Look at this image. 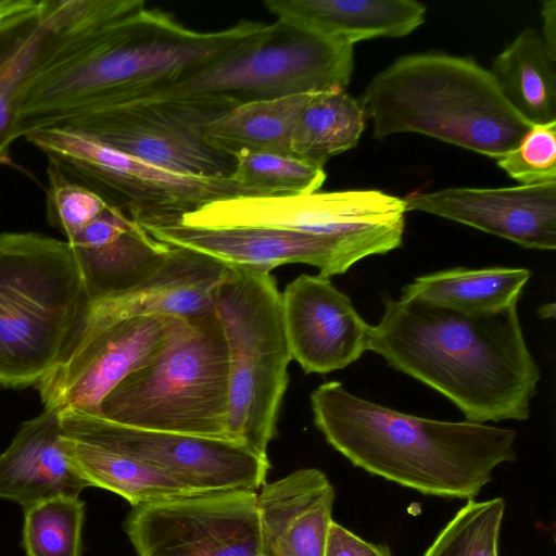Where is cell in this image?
Here are the masks:
<instances>
[{
	"label": "cell",
	"instance_id": "6da1fadb",
	"mask_svg": "<svg viewBox=\"0 0 556 556\" xmlns=\"http://www.w3.org/2000/svg\"><path fill=\"white\" fill-rule=\"evenodd\" d=\"M368 351L447 397L467 421L527 420L540 367L517 303L467 315L417 298L388 299Z\"/></svg>",
	"mask_w": 556,
	"mask_h": 556
},
{
	"label": "cell",
	"instance_id": "e0dca14e",
	"mask_svg": "<svg viewBox=\"0 0 556 556\" xmlns=\"http://www.w3.org/2000/svg\"><path fill=\"white\" fill-rule=\"evenodd\" d=\"M406 211H420L510 240L522 248H556V180L505 188H446L414 192Z\"/></svg>",
	"mask_w": 556,
	"mask_h": 556
},
{
	"label": "cell",
	"instance_id": "30bf717a",
	"mask_svg": "<svg viewBox=\"0 0 556 556\" xmlns=\"http://www.w3.org/2000/svg\"><path fill=\"white\" fill-rule=\"evenodd\" d=\"M231 109L204 100L130 102L85 110L53 126L81 131L110 148L177 174L230 178L236 159L211 147L203 128Z\"/></svg>",
	"mask_w": 556,
	"mask_h": 556
},
{
	"label": "cell",
	"instance_id": "2e32d148",
	"mask_svg": "<svg viewBox=\"0 0 556 556\" xmlns=\"http://www.w3.org/2000/svg\"><path fill=\"white\" fill-rule=\"evenodd\" d=\"M287 344L305 374H328L356 362L371 327L330 278L303 274L280 292Z\"/></svg>",
	"mask_w": 556,
	"mask_h": 556
},
{
	"label": "cell",
	"instance_id": "1f68e13d",
	"mask_svg": "<svg viewBox=\"0 0 556 556\" xmlns=\"http://www.w3.org/2000/svg\"><path fill=\"white\" fill-rule=\"evenodd\" d=\"M48 189L46 194L49 224L65 238L72 237L97 218L108 205L96 193L83 186L66 180L54 169L47 167Z\"/></svg>",
	"mask_w": 556,
	"mask_h": 556
},
{
	"label": "cell",
	"instance_id": "9a60e30c",
	"mask_svg": "<svg viewBox=\"0 0 556 556\" xmlns=\"http://www.w3.org/2000/svg\"><path fill=\"white\" fill-rule=\"evenodd\" d=\"M403 199L380 190H345L295 195L235 197L185 214L197 228L260 227L318 236H350L405 226Z\"/></svg>",
	"mask_w": 556,
	"mask_h": 556
},
{
	"label": "cell",
	"instance_id": "4dcf8cb0",
	"mask_svg": "<svg viewBox=\"0 0 556 556\" xmlns=\"http://www.w3.org/2000/svg\"><path fill=\"white\" fill-rule=\"evenodd\" d=\"M496 164L522 185L556 180V122L533 125L515 149L496 159Z\"/></svg>",
	"mask_w": 556,
	"mask_h": 556
},
{
	"label": "cell",
	"instance_id": "4316f807",
	"mask_svg": "<svg viewBox=\"0 0 556 556\" xmlns=\"http://www.w3.org/2000/svg\"><path fill=\"white\" fill-rule=\"evenodd\" d=\"M366 126L361 102L344 91L313 93L291 138L290 155L324 167L354 148Z\"/></svg>",
	"mask_w": 556,
	"mask_h": 556
},
{
	"label": "cell",
	"instance_id": "d6986e66",
	"mask_svg": "<svg viewBox=\"0 0 556 556\" xmlns=\"http://www.w3.org/2000/svg\"><path fill=\"white\" fill-rule=\"evenodd\" d=\"M66 242L87 303L139 283L161 265L170 249L110 206Z\"/></svg>",
	"mask_w": 556,
	"mask_h": 556
},
{
	"label": "cell",
	"instance_id": "5b68a950",
	"mask_svg": "<svg viewBox=\"0 0 556 556\" xmlns=\"http://www.w3.org/2000/svg\"><path fill=\"white\" fill-rule=\"evenodd\" d=\"M167 321L161 350L105 396L99 415L140 429L229 440V352L216 312Z\"/></svg>",
	"mask_w": 556,
	"mask_h": 556
},
{
	"label": "cell",
	"instance_id": "836d02e7",
	"mask_svg": "<svg viewBox=\"0 0 556 556\" xmlns=\"http://www.w3.org/2000/svg\"><path fill=\"white\" fill-rule=\"evenodd\" d=\"M543 18L542 39L551 55L556 59V1H544L541 8Z\"/></svg>",
	"mask_w": 556,
	"mask_h": 556
},
{
	"label": "cell",
	"instance_id": "ac0fdd59",
	"mask_svg": "<svg viewBox=\"0 0 556 556\" xmlns=\"http://www.w3.org/2000/svg\"><path fill=\"white\" fill-rule=\"evenodd\" d=\"M78 34L62 0H39L0 24V164L20 138L21 109L31 80Z\"/></svg>",
	"mask_w": 556,
	"mask_h": 556
},
{
	"label": "cell",
	"instance_id": "44dd1931",
	"mask_svg": "<svg viewBox=\"0 0 556 556\" xmlns=\"http://www.w3.org/2000/svg\"><path fill=\"white\" fill-rule=\"evenodd\" d=\"M87 486L65 454L56 410L43 409L23 422L0 454V498L22 508L55 496H79Z\"/></svg>",
	"mask_w": 556,
	"mask_h": 556
},
{
	"label": "cell",
	"instance_id": "603a6c76",
	"mask_svg": "<svg viewBox=\"0 0 556 556\" xmlns=\"http://www.w3.org/2000/svg\"><path fill=\"white\" fill-rule=\"evenodd\" d=\"M61 438L70 463L89 486L111 491L131 506L200 493L153 465L62 427Z\"/></svg>",
	"mask_w": 556,
	"mask_h": 556
},
{
	"label": "cell",
	"instance_id": "f546056e",
	"mask_svg": "<svg viewBox=\"0 0 556 556\" xmlns=\"http://www.w3.org/2000/svg\"><path fill=\"white\" fill-rule=\"evenodd\" d=\"M504 511L502 497L468 500L422 556H498Z\"/></svg>",
	"mask_w": 556,
	"mask_h": 556
},
{
	"label": "cell",
	"instance_id": "8992f818",
	"mask_svg": "<svg viewBox=\"0 0 556 556\" xmlns=\"http://www.w3.org/2000/svg\"><path fill=\"white\" fill-rule=\"evenodd\" d=\"M68 243L0 233V386H37L58 364L86 306Z\"/></svg>",
	"mask_w": 556,
	"mask_h": 556
},
{
	"label": "cell",
	"instance_id": "5bb4252c",
	"mask_svg": "<svg viewBox=\"0 0 556 556\" xmlns=\"http://www.w3.org/2000/svg\"><path fill=\"white\" fill-rule=\"evenodd\" d=\"M167 316L101 323L81 316L58 364L36 386L43 409L99 415L105 396L163 346Z\"/></svg>",
	"mask_w": 556,
	"mask_h": 556
},
{
	"label": "cell",
	"instance_id": "f1b7e54d",
	"mask_svg": "<svg viewBox=\"0 0 556 556\" xmlns=\"http://www.w3.org/2000/svg\"><path fill=\"white\" fill-rule=\"evenodd\" d=\"M235 159L230 179L265 197L313 193L326 179L324 167L292 155L245 151Z\"/></svg>",
	"mask_w": 556,
	"mask_h": 556
},
{
	"label": "cell",
	"instance_id": "3957f363",
	"mask_svg": "<svg viewBox=\"0 0 556 556\" xmlns=\"http://www.w3.org/2000/svg\"><path fill=\"white\" fill-rule=\"evenodd\" d=\"M309 401L316 428L354 466L426 495L473 500L516 459L514 429L414 416L339 381L319 384Z\"/></svg>",
	"mask_w": 556,
	"mask_h": 556
},
{
	"label": "cell",
	"instance_id": "cb8c5ba5",
	"mask_svg": "<svg viewBox=\"0 0 556 556\" xmlns=\"http://www.w3.org/2000/svg\"><path fill=\"white\" fill-rule=\"evenodd\" d=\"M555 62L532 28L520 31L492 62L503 96L532 125L556 122Z\"/></svg>",
	"mask_w": 556,
	"mask_h": 556
},
{
	"label": "cell",
	"instance_id": "ba28073f",
	"mask_svg": "<svg viewBox=\"0 0 556 556\" xmlns=\"http://www.w3.org/2000/svg\"><path fill=\"white\" fill-rule=\"evenodd\" d=\"M215 312L229 352L227 437L268 458L292 361L275 277L229 267L217 290Z\"/></svg>",
	"mask_w": 556,
	"mask_h": 556
},
{
	"label": "cell",
	"instance_id": "8fae6325",
	"mask_svg": "<svg viewBox=\"0 0 556 556\" xmlns=\"http://www.w3.org/2000/svg\"><path fill=\"white\" fill-rule=\"evenodd\" d=\"M140 227L159 242L198 252L228 267L270 273L281 265L300 263L331 278L345 274L367 256L400 248L405 226L350 236L260 227L197 228L181 224L180 219Z\"/></svg>",
	"mask_w": 556,
	"mask_h": 556
},
{
	"label": "cell",
	"instance_id": "d4e9b609",
	"mask_svg": "<svg viewBox=\"0 0 556 556\" xmlns=\"http://www.w3.org/2000/svg\"><path fill=\"white\" fill-rule=\"evenodd\" d=\"M531 271L519 267H456L415 278L401 298H417L456 312L476 315L504 309L518 302Z\"/></svg>",
	"mask_w": 556,
	"mask_h": 556
},
{
	"label": "cell",
	"instance_id": "7a4b0ae2",
	"mask_svg": "<svg viewBox=\"0 0 556 556\" xmlns=\"http://www.w3.org/2000/svg\"><path fill=\"white\" fill-rule=\"evenodd\" d=\"M263 25L242 20L201 33L143 7L96 26L68 41L34 77L21 109L20 137L140 88L197 74Z\"/></svg>",
	"mask_w": 556,
	"mask_h": 556
},
{
	"label": "cell",
	"instance_id": "d6a6232c",
	"mask_svg": "<svg viewBox=\"0 0 556 556\" xmlns=\"http://www.w3.org/2000/svg\"><path fill=\"white\" fill-rule=\"evenodd\" d=\"M325 556H392L387 546L365 541L346 528L330 522Z\"/></svg>",
	"mask_w": 556,
	"mask_h": 556
},
{
	"label": "cell",
	"instance_id": "9c48e42d",
	"mask_svg": "<svg viewBox=\"0 0 556 556\" xmlns=\"http://www.w3.org/2000/svg\"><path fill=\"white\" fill-rule=\"evenodd\" d=\"M24 138L46 155L48 167L140 226L181 219L217 200L265 197L230 178L194 177L156 167L66 127L40 128Z\"/></svg>",
	"mask_w": 556,
	"mask_h": 556
},
{
	"label": "cell",
	"instance_id": "83f0119b",
	"mask_svg": "<svg viewBox=\"0 0 556 556\" xmlns=\"http://www.w3.org/2000/svg\"><path fill=\"white\" fill-rule=\"evenodd\" d=\"M85 502L55 496L23 508L26 556H83Z\"/></svg>",
	"mask_w": 556,
	"mask_h": 556
},
{
	"label": "cell",
	"instance_id": "ffe728a7",
	"mask_svg": "<svg viewBox=\"0 0 556 556\" xmlns=\"http://www.w3.org/2000/svg\"><path fill=\"white\" fill-rule=\"evenodd\" d=\"M334 495L317 468L265 482L257 493L264 556H325Z\"/></svg>",
	"mask_w": 556,
	"mask_h": 556
},
{
	"label": "cell",
	"instance_id": "7402d4cb",
	"mask_svg": "<svg viewBox=\"0 0 556 556\" xmlns=\"http://www.w3.org/2000/svg\"><path fill=\"white\" fill-rule=\"evenodd\" d=\"M277 20L349 45L379 37H403L425 22L426 7L415 0H265Z\"/></svg>",
	"mask_w": 556,
	"mask_h": 556
},
{
	"label": "cell",
	"instance_id": "484cf974",
	"mask_svg": "<svg viewBox=\"0 0 556 556\" xmlns=\"http://www.w3.org/2000/svg\"><path fill=\"white\" fill-rule=\"evenodd\" d=\"M313 93L245 103L203 128L207 143L235 157L240 152L290 155L295 124Z\"/></svg>",
	"mask_w": 556,
	"mask_h": 556
},
{
	"label": "cell",
	"instance_id": "277c9868",
	"mask_svg": "<svg viewBox=\"0 0 556 556\" xmlns=\"http://www.w3.org/2000/svg\"><path fill=\"white\" fill-rule=\"evenodd\" d=\"M359 102L376 139L416 132L494 159L515 149L533 126L489 70L442 53L399 58L372 77Z\"/></svg>",
	"mask_w": 556,
	"mask_h": 556
},
{
	"label": "cell",
	"instance_id": "7c38bea8",
	"mask_svg": "<svg viewBox=\"0 0 556 556\" xmlns=\"http://www.w3.org/2000/svg\"><path fill=\"white\" fill-rule=\"evenodd\" d=\"M124 530L136 556H264L254 490L200 492L132 506Z\"/></svg>",
	"mask_w": 556,
	"mask_h": 556
},
{
	"label": "cell",
	"instance_id": "52a82bcc",
	"mask_svg": "<svg viewBox=\"0 0 556 556\" xmlns=\"http://www.w3.org/2000/svg\"><path fill=\"white\" fill-rule=\"evenodd\" d=\"M353 70L352 45L277 20L197 74L144 88L126 103L204 100L235 108L298 94L339 92L349 85Z\"/></svg>",
	"mask_w": 556,
	"mask_h": 556
},
{
	"label": "cell",
	"instance_id": "4fadbf2b",
	"mask_svg": "<svg viewBox=\"0 0 556 556\" xmlns=\"http://www.w3.org/2000/svg\"><path fill=\"white\" fill-rule=\"evenodd\" d=\"M59 415L62 429L153 465L195 492L256 491L270 467L231 440L140 429L72 408Z\"/></svg>",
	"mask_w": 556,
	"mask_h": 556
},
{
	"label": "cell",
	"instance_id": "d590c367",
	"mask_svg": "<svg viewBox=\"0 0 556 556\" xmlns=\"http://www.w3.org/2000/svg\"><path fill=\"white\" fill-rule=\"evenodd\" d=\"M554 312L555 308H554V305L551 306V308H547V304L541 306L539 308V314L544 317V318H549V317H553L548 312Z\"/></svg>",
	"mask_w": 556,
	"mask_h": 556
},
{
	"label": "cell",
	"instance_id": "e575fe53",
	"mask_svg": "<svg viewBox=\"0 0 556 556\" xmlns=\"http://www.w3.org/2000/svg\"><path fill=\"white\" fill-rule=\"evenodd\" d=\"M39 0H0V24L35 8Z\"/></svg>",
	"mask_w": 556,
	"mask_h": 556
}]
</instances>
